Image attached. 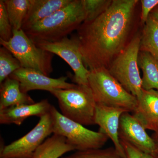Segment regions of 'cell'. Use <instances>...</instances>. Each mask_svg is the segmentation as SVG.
<instances>
[{
    "instance_id": "1",
    "label": "cell",
    "mask_w": 158,
    "mask_h": 158,
    "mask_svg": "<svg viewBox=\"0 0 158 158\" xmlns=\"http://www.w3.org/2000/svg\"><path fill=\"white\" fill-rule=\"evenodd\" d=\"M138 0H113L92 21L84 22L77 37L83 62L89 70L110 64L127 45Z\"/></svg>"
},
{
    "instance_id": "2",
    "label": "cell",
    "mask_w": 158,
    "mask_h": 158,
    "mask_svg": "<svg viewBox=\"0 0 158 158\" xmlns=\"http://www.w3.org/2000/svg\"><path fill=\"white\" fill-rule=\"evenodd\" d=\"M85 19L81 0H72L67 6L24 31L34 43L55 42L77 30Z\"/></svg>"
},
{
    "instance_id": "3",
    "label": "cell",
    "mask_w": 158,
    "mask_h": 158,
    "mask_svg": "<svg viewBox=\"0 0 158 158\" xmlns=\"http://www.w3.org/2000/svg\"><path fill=\"white\" fill-rule=\"evenodd\" d=\"M88 85L97 104L119 108L131 113L137 107V98L127 91L105 67L90 70Z\"/></svg>"
},
{
    "instance_id": "4",
    "label": "cell",
    "mask_w": 158,
    "mask_h": 158,
    "mask_svg": "<svg viewBox=\"0 0 158 158\" xmlns=\"http://www.w3.org/2000/svg\"><path fill=\"white\" fill-rule=\"evenodd\" d=\"M57 98L61 114L84 126L95 125L97 103L88 85H76L73 88L51 91Z\"/></svg>"
},
{
    "instance_id": "5",
    "label": "cell",
    "mask_w": 158,
    "mask_h": 158,
    "mask_svg": "<svg viewBox=\"0 0 158 158\" xmlns=\"http://www.w3.org/2000/svg\"><path fill=\"white\" fill-rule=\"evenodd\" d=\"M0 44L11 52L22 68L35 69L48 77L52 72L53 54L37 47L22 29L13 31L8 41L0 39Z\"/></svg>"
},
{
    "instance_id": "6",
    "label": "cell",
    "mask_w": 158,
    "mask_h": 158,
    "mask_svg": "<svg viewBox=\"0 0 158 158\" xmlns=\"http://www.w3.org/2000/svg\"><path fill=\"white\" fill-rule=\"evenodd\" d=\"M141 39L138 34L133 37L108 68L123 88L137 98L143 89L138 64Z\"/></svg>"
},
{
    "instance_id": "7",
    "label": "cell",
    "mask_w": 158,
    "mask_h": 158,
    "mask_svg": "<svg viewBox=\"0 0 158 158\" xmlns=\"http://www.w3.org/2000/svg\"><path fill=\"white\" fill-rule=\"evenodd\" d=\"M50 113L53 122V134L63 136L77 151L101 148L109 138L101 132L88 129L84 126L63 116L53 106Z\"/></svg>"
},
{
    "instance_id": "8",
    "label": "cell",
    "mask_w": 158,
    "mask_h": 158,
    "mask_svg": "<svg viewBox=\"0 0 158 158\" xmlns=\"http://www.w3.org/2000/svg\"><path fill=\"white\" fill-rule=\"evenodd\" d=\"M52 134L53 122L50 112L40 117L27 134L8 145H2L0 158H32L36 149Z\"/></svg>"
},
{
    "instance_id": "9",
    "label": "cell",
    "mask_w": 158,
    "mask_h": 158,
    "mask_svg": "<svg viewBox=\"0 0 158 158\" xmlns=\"http://www.w3.org/2000/svg\"><path fill=\"white\" fill-rule=\"evenodd\" d=\"M37 47L55 54L63 59L70 66L74 72L73 81L76 85H88L90 70L83 62L80 46L76 37H64L55 42L34 43Z\"/></svg>"
},
{
    "instance_id": "10",
    "label": "cell",
    "mask_w": 158,
    "mask_h": 158,
    "mask_svg": "<svg viewBox=\"0 0 158 158\" xmlns=\"http://www.w3.org/2000/svg\"><path fill=\"white\" fill-rule=\"evenodd\" d=\"M124 112L120 118L118 136L120 141H126L143 152L158 158V148L152 138L133 114Z\"/></svg>"
},
{
    "instance_id": "11",
    "label": "cell",
    "mask_w": 158,
    "mask_h": 158,
    "mask_svg": "<svg viewBox=\"0 0 158 158\" xmlns=\"http://www.w3.org/2000/svg\"><path fill=\"white\" fill-rule=\"evenodd\" d=\"M9 77L19 81L20 90L25 93L33 90L51 92L57 89L73 88L76 85L67 82V77L52 78L38 71L22 67L15 71Z\"/></svg>"
},
{
    "instance_id": "12",
    "label": "cell",
    "mask_w": 158,
    "mask_h": 158,
    "mask_svg": "<svg viewBox=\"0 0 158 158\" xmlns=\"http://www.w3.org/2000/svg\"><path fill=\"white\" fill-rule=\"evenodd\" d=\"M125 110L119 108L97 104L95 124L99 127V131L108 136L114 147L122 158H127L124 148L118 136L120 118Z\"/></svg>"
},
{
    "instance_id": "13",
    "label": "cell",
    "mask_w": 158,
    "mask_h": 158,
    "mask_svg": "<svg viewBox=\"0 0 158 158\" xmlns=\"http://www.w3.org/2000/svg\"><path fill=\"white\" fill-rule=\"evenodd\" d=\"M133 115L145 129L158 135V91L142 89Z\"/></svg>"
},
{
    "instance_id": "14",
    "label": "cell",
    "mask_w": 158,
    "mask_h": 158,
    "mask_svg": "<svg viewBox=\"0 0 158 158\" xmlns=\"http://www.w3.org/2000/svg\"><path fill=\"white\" fill-rule=\"evenodd\" d=\"M52 106L46 99L33 104L15 106L0 110V124L21 125L31 116L40 118L49 113Z\"/></svg>"
},
{
    "instance_id": "15",
    "label": "cell",
    "mask_w": 158,
    "mask_h": 158,
    "mask_svg": "<svg viewBox=\"0 0 158 158\" xmlns=\"http://www.w3.org/2000/svg\"><path fill=\"white\" fill-rule=\"evenodd\" d=\"M72 0H30L28 11L23 23L22 29L27 30L36 23L48 17L68 5Z\"/></svg>"
},
{
    "instance_id": "16",
    "label": "cell",
    "mask_w": 158,
    "mask_h": 158,
    "mask_svg": "<svg viewBox=\"0 0 158 158\" xmlns=\"http://www.w3.org/2000/svg\"><path fill=\"white\" fill-rule=\"evenodd\" d=\"M0 110L6 108L35 103L27 93L20 90L17 80L9 77L0 84Z\"/></svg>"
},
{
    "instance_id": "17",
    "label": "cell",
    "mask_w": 158,
    "mask_h": 158,
    "mask_svg": "<svg viewBox=\"0 0 158 158\" xmlns=\"http://www.w3.org/2000/svg\"><path fill=\"white\" fill-rule=\"evenodd\" d=\"M74 150L75 148L67 143L65 137L53 134L40 145L32 158H59Z\"/></svg>"
},
{
    "instance_id": "18",
    "label": "cell",
    "mask_w": 158,
    "mask_h": 158,
    "mask_svg": "<svg viewBox=\"0 0 158 158\" xmlns=\"http://www.w3.org/2000/svg\"><path fill=\"white\" fill-rule=\"evenodd\" d=\"M138 64L143 72L142 89L158 91V60L150 54L141 52L139 55Z\"/></svg>"
},
{
    "instance_id": "19",
    "label": "cell",
    "mask_w": 158,
    "mask_h": 158,
    "mask_svg": "<svg viewBox=\"0 0 158 158\" xmlns=\"http://www.w3.org/2000/svg\"><path fill=\"white\" fill-rule=\"evenodd\" d=\"M140 51L150 54L158 60V22L151 15L144 24Z\"/></svg>"
},
{
    "instance_id": "20",
    "label": "cell",
    "mask_w": 158,
    "mask_h": 158,
    "mask_svg": "<svg viewBox=\"0 0 158 158\" xmlns=\"http://www.w3.org/2000/svg\"><path fill=\"white\" fill-rule=\"evenodd\" d=\"M13 31L22 29L28 11L30 0H4Z\"/></svg>"
},
{
    "instance_id": "21",
    "label": "cell",
    "mask_w": 158,
    "mask_h": 158,
    "mask_svg": "<svg viewBox=\"0 0 158 158\" xmlns=\"http://www.w3.org/2000/svg\"><path fill=\"white\" fill-rule=\"evenodd\" d=\"M20 68L18 60L10 51L2 46L0 48V84Z\"/></svg>"
},
{
    "instance_id": "22",
    "label": "cell",
    "mask_w": 158,
    "mask_h": 158,
    "mask_svg": "<svg viewBox=\"0 0 158 158\" xmlns=\"http://www.w3.org/2000/svg\"><path fill=\"white\" fill-rule=\"evenodd\" d=\"M86 14L84 22L92 21L110 7L112 0H81Z\"/></svg>"
},
{
    "instance_id": "23",
    "label": "cell",
    "mask_w": 158,
    "mask_h": 158,
    "mask_svg": "<svg viewBox=\"0 0 158 158\" xmlns=\"http://www.w3.org/2000/svg\"><path fill=\"white\" fill-rule=\"evenodd\" d=\"M62 158H122L114 147L77 151Z\"/></svg>"
},
{
    "instance_id": "24",
    "label": "cell",
    "mask_w": 158,
    "mask_h": 158,
    "mask_svg": "<svg viewBox=\"0 0 158 158\" xmlns=\"http://www.w3.org/2000/svg\"><path fill=\"white\" fill-rule=\"evenodd\" d=\"M13 35V30L8 16L4 0L0 1V39L10 40Z\"/></svg>"
},
{
    "instance_id": "25",
    "label": "cell",
    "mask_w": 158,
    "mask_h": 158,
    "mask_svg": "<svg viewBox=\"0 0 158 158\" xmlns=\"http://www.w3.org/2000/svg\"><path fill=\"white\" fill-rule=\"evenodd\" d=\"M120 141L124 148L127 158H157L141 151L126 141Z\"/></svg>"
},
{
    "instance_id": "26",
    "label": "cell",
    "mask_w": 158,
    "mask_h": 158,
    "mask_svg": "<svg viewBox=\"0 0 158 158\" xmlns=\"http://www.w3.org/2000/svg\"><path fill=\"white\" fill-rule=\"evenodd\" d=\"M141 23L145 24L151 11L158 6V0H141Z\"/></svg>"
},
{
    "instance_id": "27",
    "label": "cell",
    "mask_w": 158,
    "mask_h": 158,
    "mask_svg": "<svg viewBox=\"0 0 158 158\" xmlns=\"http://www.w3.org/2000/svg\"><path fill=\"white\" fill-rule=\"evenodd\" d=\"M151 15L158 22V6Z\"/></svg>"
},
{
    "instance_id": "28",
    "label": "cell",
    "mask_w": 158,
    "mask_h": 158,
    "mask_svg": "<svg viewBox=\"0 0 158 158\" xmlns=\"http://www.w3.org/2000/svg\"><path fill=\"white\" fill-rule=\"evenodd\" d=\"M154 139L155 141L156 144L158 148V135H156L155 134L154 137L152 138Z\"/></svg>"
}]
</instances>
